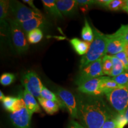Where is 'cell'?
<instances>
[{"mask_svg": "<svg viewBox=\"0 0 128 128\" xmlns=\"http://www.w3.org/2000/svg\"><path fill=\"white\" fill-rule=\"evenodd\" d=\"M116 120L118 128H124L128 124L124 114H118L116 116Z\"/></svg>", "mask_w": 128, "mask_h": 128, "instance_id": "31", "label": "cell"}, {"mask_svg": "<svg viewBox=\"0 0 128 128\" xmlns=\"http://www.w3.org/2000/svg\"><path fill=\"white\" fill-rule=\"evenodd\" d=\"M44 9L48 13L55 18H63V16L58 8L55 0H42Z\"/></svg>", "mask_w": 128, "mask_h": 128, "instance_id": "16", "label": "cell"}, {"mask_svg": "<svg viewBox=\"0 0 128 128\" xmlns=\"http://www.w3.org/2000/svg\"><path fill=\"white\" fill-rule=\"evenodd\" d=\"M5 96L4 94H3V92H1V91H0V100H1V102H2L3 100L5 98Z\"/></svg>", "mask_w": 128, "mask_h": 128, "instance_id": "39", "label": "cell"}, {"mask_svg": "<svg viewBox=\"0 0 128 128\" xmlns=\"http://www.w3.org/2000/svg\"><path fill=\"white\" fill-rule=\"evenodd\" d=\"M111 56L113 64V71H112L111 76L115 77L124 72L125 70H124V64L118 58H116L115 56Z\"/></svg>", "mask_w": 128, "mask_h": 128, "instance_id": "20", "label": "cell"}, {"mask_svg": "<svg viewBox=\"0 0 128 128\" xmlns=\"http://www.w3.org/2000/svg\"><path fill=\"white\" fill-rule=\"evenodd\" d=\"M25 107L26 106L24 100L22 96H20L19 97H17V100L16 101L15 103H14L13 107H12L11 113L18 112L19 110H22L23 108H25Z\"/></svg>", "mask_w": 128, "mask_h": 128, "instance_id": "30", "label": "cell"}, {"mask_svg": "<svg viewBox=\"0 0 128 128\" xmlns=\"http://www.w3.org/2000/svg\"><path fill=\"white\" fill-rule=\"evenodd\" d=\"M115 34L121 38L128 45V24L122 25L119 30L115 32Z\"/></svg>", "mask_w": 128, "mask_h": 128, "instance_id": "25", "label": "cell"}, {"mask_svg": "<svg viewBox=\"0 0 128 128\" xmlns=\"http://www.w3.org/2000/svg\"><path fill=\"white\" fill-rule=\"evenodd\" d=\"M76 2L82 12L87 11L89 7H92V5L96 4V1L92 0H76Z\"/></svg>", "mask_w": 128, "mask_h": 128, "instance_id": "29", "label": "cell"}, {"mask_svg": "<svg viewBox=\"0 0 128 128\" xmlns=\"http://www.w3.org/2000/svg\"><path fill=\"white\" fill-rule=\"evenodd\" d=\"M110 2V0H98V1H96V4L102 7H107Z\"/></svg>", "mask_w": 128, "mask_h": 128, "instance_id": "35", "label": "cell"}, {"mask_svg": "<svg viewBox=\"0 0 128 128\" xmlns=\"http://www.w3.org/2000/svg\"><path fill=\"white\" fill-rule=\"evenodd\" d=\"M10 12L14 16L17 23H23L36 17L42 16L41 13L37 12L30 8L18 1H11L10 3Z\"/></svg>", "mask_w": 128, "mask_h": 128, "instance_id": "4", "label": "cell"}, {"mask_svg": "<svg viewBox=\"0 0 128 128\" xmlns=\"http://www.w3.org/2000/svg\"><path fill=\"white\" fill-rule=\"evenodd\" d=\"M22 82L25 90L34 97H40V93L44 86L36 72L28 71L22 76Z\"/></svg>", "mask_w": 128, "mask_h": 128, "instance_id": "5", "label": "cell"}, {"mask_svg": "<svg viewBox=\"0 0 128 128\" xmlns=\"http://www.w3.org/2000/svg\"><path fill=\"white\" fill-rule=\"evenodd\" d=\"M94 38L91 43L88 50L80 61V69L88 66L89 64L102 59L107 54L108 38L97 29L94 30Z\"/></svg>", "mask_w": 128, "mask_h": 128, "instance_id": "2", "label": "cell"}, {"mask_svg": "<svg viewBox=\"0 0 128 128\" xmlns=\"http://www.w3.org/2000/svg\"><path fill=\"white\" fill-rule=\"evenodd\" d=\"M56 4L62 16H72L77 12L78 5L76 0H57Z\"/></svg>", "mask_w": 128, "mask_h": 128, "instance_id": "11", "label": "cell"}, {"mask_svg": "<svg viewBox=\"0 0 128 128\" xmlns=\"http://www.w3.org/2000/svg\"><path fill=\"white\" fill-rule=\"evenodd\" d=\"M125 5L126 0H110L106 8L112 11L123 10Z\"/></svg>", "mask_w": 128, "mask_h": 128, "instance_id": "24", "label": "cell"}, {"mask_svg": "<svg viewBox=\"0 0 128 128\" xmlns=\"http://www.w3.org/2000/svg\"><path fill=\"white\" fill-rule=\"evenodd\" d=\"M76 98L78 119L84 128H102L106 122L118 114L112 111L102 96L84 94Z\"/></svg>", "mask_w": 128, "mask_h": 128, "instance_id": "1", "label": "cell"}, {"mask_svg": "<svg viewBox=\"0 0 128 128\" xmlns=\"http://www.w3.org/2000/svg\"><path fill=\"white\" fill-rule=\"evenodd\" d=\"M10 1L7 0L0 1V19L1 23L5 22V19L7 18L8 11H10Z\"/></svg>", "mask_w": 128, "mask_h": 128, "instance_id": "23", "label": "cell"}, {"mask_svg": "<svg viewBox=\"0 0 128 128\" xmlns=\"http://www.w3.org/2000/svg\"><path fill=\"white\" fill-rule=\"evenodd\" d=\"M102 66H103L104 74L111 76L113 67V61H112L111 56L106 55L103 58Z\"/></svg>", "mask_w": 128, "mask_h": 128, "instance_id": "21", "label": "cell"}, {"mask_svg": "<svg viewBox=\"0 0 128 128\" xmlns=\"http://www.w3.org/2000/svg\"><path fill=\"white\" fill-rule=\"evenodd\" d=\"M102 128H118L116 120V117L107 120L104 124Z\"/></svg>", "mask_w": 128, "mask_h": 128, "instance_id": "33", "label": "cell"}, {"mask_svg": "<svg viewBox=\"0 0 128 128\" xmlns=\"http://www.w3.org/2000/svg\"><path fill=\"white\" fill-rule=\"evenodd\" d=\"M108 43L107 47V54L108 55L114 56L119 53L124 51L126 44L120 37L113 33L108 34Z\"/></svg>", "mask_w": 128, "mask_h": 128, "instance_id": "10", "label": "cell"}, {"mask_svg": "<svg viewBox=\"0 0 128 128\" xmlns=\"http://www.w3.org/2000/svg\"><path fill=\"white\" fill-rule=\"evenodd\" d=\"M124 117H125L126 120H127L128 124V108H126V110H125V112H124Z\"/></svg>", "mask_w": 128, "mask_h": 128, "instance_id": "38", "label": "cell"}, {"mask_svg": "<svg viewBox=\"0 0 128 128\" xmlns=\"http://www.w3.org/2000/svg\"><path fill=\"white\" fill-rule=\"evenodd\" d=\"M23 2L27 3V4L29 5L30 7H32V9L33 10L35 11V12H39V13H41L40 11L38 8H37L34 6V2H33V1H32V0H23Z\"/></svg>", "mask_w": 128, "mask_h": 128, "instance_id": "34", "label": "cell"}, {"mask_svg": "<svg viewBox=\"0 0 128 128\" xmlns=\"http://www.w3.org/2000/svg\"><path fill=\"white\" fill-rule=\"evenodd\" d=\"M102 62L103 58L89 64L84 68L80 69V72L76 80V84L79 86L89 80L102 76L104 75Z\"/></svg>", "mask_w": 128, "mask_h": 128, "instance_id": "3", "label": "cell"}, {"mask_svg": "<svg viewBox=\"0 0 128 128\" xmlns=\"http://www.w3.org/2000/svg\"><path fill=\"white\" fill-rule=\"evenodd\" d=\"M81 37L85 42L88 43H92L94 38V31L90 26L87 19L85 18L84 26L83 27L81 31Z\"/></svg>", "mask_w": 128, "mask_h": 128, "instance_id": "19", "label": "cell"}, {"mask_svg": "<svg viewBox=\"0 0 128 128\" xmlns=\"http://www.w3.org/2000/svg\"><path fill=\"white\" fill-rule=\"evenodd\" d=\"M10 119L16 128H30L32 116L26 108L18 112L11 113Z\"/></svg>", "mask_w": 128, "mask_h": 128, "instance_id": "8", "label": "cell"}, {"mask_svg": "<svg viewBox=\"0 0 128 128\" xmlns=\"http://www.w3.org/2000/svg\"><path fill=\"white\" fill-rule=\"evenodd\" d=\"M102 76L89 80L84 84L78 86V90L81 93L91 96H102L103 93L101 92L100 85Z\"/></svg>", "mask_w": 128, "mask_h": 128, "instance_id": "9", "label": "cell"}, {"mask_svg": "<svg viewBox=\"0 0 128 128\" xmlns=\"http://www.w3.org/2000/svg\"><path fill=\"white\" fill-rule=\"evenodd\" d=\"M42 32L40 28H36L28 33V42L32 44H36L39 43L42 39Z\"/></svg>", "mask_w": 128, "mask_h": 128, "instance_id": "22", "label": "cell"}, {"mask_svg": "<svg viewBox=\"0 0 128 128\" xmlns=\"http://www.w3.org/2000/svg\"><path fill=\"white\" fill-rule=\"evenodd\" d=\"M38 101L41 106L44 108L48 114H53L58 111L60 106L57 103L54 101L46 100L42 97L38 98Z\"/></svg>", "mask_w": 128, "mask_h": 128, "instance_id": "17", "label": "cell"}, {"mask_svg": "<svg viewBox=\"0 0 128 128\" xmlns=\"http://www.w3.org/2000/svg\"><path fill=\"white\" fill-rule=\"evenodd\" d=\"M17 97H10V96H7L5 97V98L2 101V104L4 108L8 111L11 112H12V108L15 103L16 101L17 100Z\"/></svg>", "mask_w": 128, "mask_h": 128, "instance_id": "28", "label": "cell"}, {"mask_svg": "<svg viewBox=\"0 0 128 128\" xmlns=\"http://www.w3.org/2000/svg\"><path fill=\"white\" fill-rule=\"evenodd\" d=\"M56 95L61 100L72 118L78 119L77 102L74 94L66 89L59 88L56 92Z\"/></svg>", "mask_w": 128, "mask_h": 128, "instance_id": "7", "label": "cell"}, {"mask_svg": "<svg viewBox=\"0 0 128 128\" xmlns=\"http://www.w3.org/2000/svg\"><path fill=\"white\" fill-rule=\"evenodd\" d=\"M22 97L24 100L26 108L32 116L33 113L40 111L39 105L35 98V97L30 94L28 90H25L22 94Z\"/></svg>", "mask_w": 128, "mask_h": 128, "instance_id": "13", "label": "cell"}, {"mask_svg": "<svg viewBox=\"0 0 128 128\" xmlns=\"http://www.w3.org/2000/svg\"><path fill=\"white\" fill-rule=\"evenodd\" d=\"M15 80V76L11 73H4L0 77V83L4 86L12 84Z\"/></svg>", "mask_w": 128, "mask_h": 128, "instance_id": "27", "label": "cell"}, {"mask_svg": "<svg viewBox=\"0 0 128 128\" xmlns=\"http://www.w3.org/2000/svg\"><path fill=\"white\" fill-rule=\"evenodd\" d=\"M68 128H84L81 124H78V122L74 121L71 120L68 124Z\"/></svg>", "mask_w": 128, "mask_h": 128, "instance_id": "36", "label": "cell"}, {"mask_svg": "<svg viewBox=\"0 0 128 128\" xmlns=\"http://www.w3.org/2000/svg\"><path fill=\"white\" fill-rule=\"evenodd\" d=\"M120 87L122 86H119L118 83L115 82L114 80L112 79V78L102 76L100 85V88L103 94H108Z\"/></svg>", "mask_w": 128, "mask_h": 128, "instance_id": "14", "label": "cell"}, {"mask_svg": "<svg viewBox=\"0 0 128 128\" xmlns=\"http://www.w3.org/2000/svg\"></svg>", "mask_w": 128, "mask_h": 128, "instance_id": "42", "label": "cell"}, {"mask_svg": "<svg viewBox=\"0 0 128 128\" xmlns=\"http://www.w3.org/2000/svg\"><path fill=\"white\" fill-rule=\"evenodd\" d=\"M10 24L12 43L16 50L19 54L26 52L28 49V44L23 30L14 20L10 21Z\"/></svg>", "mask_w": 128, "mask_h": 128, "instance_id": "6", "label": "cell"}, {"mask_svg": "<svg viewBox=\"0 0 128 128\" xmlns=\"http://www.w3.org/2000/svg\"><path fill=\"white\" fill-rule=\"evenodd\" d=\"M70 44L78 55H85L87 54L90 46V43L81 40L78 38L70 40Z\"/></svg>", "mask_w": 128, "mask_h": 128, "instance_id": "15", "label": "cell"}, {"mask_svg": "<svg viewBox=\"0 0 128 128\" xmlns=\"http://www.w3.org/2000/svg\"><path fill=\"white\" fill-rule=\"evenodd\" d=\"M116 58H118L120 61L122 62L124 64V70L125 71H128V58L126 56V53L124 51H122V52L119 53V54H116V55H114Z\"/></svg>", "mask_w": 128, "mask_h": 128, "instance_id": "32", "label": "cell"}, {"mask_svg": "<svg viewBox=\"0 0 128 128\" xmlns=\"http://www.w3.org/2000/svg\"><path fill=\"white\" fill-rule=\"evenodd\" d=\"M40 97L42 98H44V99L48 100H51L54 101V102H56L58 103V104L59 105L60 108H65V106L62 103L61 100L59 98V97H58L56 94H54V92H52L51 91L48 90L47 88L45 87H44L42 90L41 93H40Z\"/></svg>", "mask_w": 128, "mask_h": 128, "instance_id": "18", "label": "cell"}, {"mask_svg": "<svg viewBox=\"0 0 128 128\" xmlns=\"http://www.w3.org/2000/svg\"><path fill=\"white\" fill-rule=\"evenodd\" d=\"M123 11L124 12H128V0H126V5H125V7L123 10Z\"/></svg>", "mask_w": 128, "mask_h": 128, "instance_id": "37", "label": "cell"}, {"mask_svg": "<svg viewBox=\"0 0 128 128\" xmlns=\"http://www.w3.org/2000/svg\"><path fill=\"white\" fill-rule=\"evenodd\" d=\"M115 82L118 83L119 86H126L128 85V72L124 71V72L122 73L119 76L112 78Z\"/></svg>", "mask_w": 128, "mask_h": 128, "instance_id": "26", "label": "cell"}, {"mask_svg": "<svg viewBox=\"0 0 128 128\" xmlns=\"http://www.w3.org/2000/svg\"></svg>", "mask_w": 128, "mask_h": 128, "instance_id": "41", "label": "cell"}, {"mask_svg": "<svg viewBox=\"0 0 128 128\" xmlns=\"http://www.w3.org/2000/svg\"><path fill=\"white\" fill-rule=\"evenodd\" d=\"M124 52L126 53V56L128 58V44H126L125 46V48H124Z\"/></svg>", "mask_w": 128, "mask_h": 128, "instance_id": "40", "label": "cell"}, {"mask_svg": "<svg viewBox=\"0 0 128 128\" xmlns=\"http://www.w3.org/2000/svg\"><path fill=\"white\" fill-rule=\"evenodd\" d=\"M44 23H45V19L44 16L42 15L30 19L26 22H23V23H17L18 24L24 32L28 33L32 30L43 27V26L44 24Z\"/></svg>", "mask_w": 128, "mask_h": 128, "instance_id": "12", "label": "cell"}]
</instances>
